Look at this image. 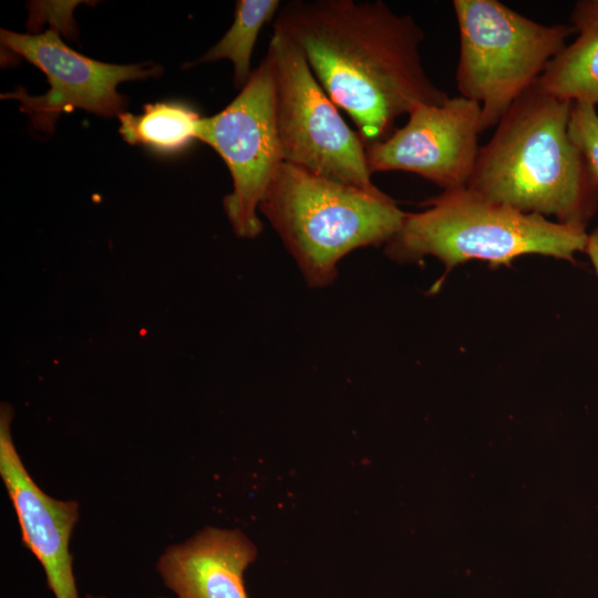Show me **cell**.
<instances>
[{"label": "cell", "mask_w": 598, "mask_h": 598, "mask_svg": "<svg viewBox=\"0 0 598 598\" xmlns=\"http://www.w3.org/2000/svg\"><path fill=\"white\" fill-rule=\"evenodd\" d=\"M274 29L302 51L333 103L357 126L365 147L389 137L399 117L450 96L426 73L423 29L381 0H291Z\"/></svg>", "instance_id": "obj_1"}, {"label": "cell", "mask_w": 598, "mask_h": 598, "mask_svg": "<svg viewBox=\"0 0 598 598\" xmlns=\"http://www.w3.org/2000/svg\"><path fill=\"white\" fill-rule=\"evenodd\" d=\"M571 106L534 84L481 146L466 187L518 212L586 230L598 209V181L570 136Z\"/></svg>", "instance_id": "obj_2"}, {"label": "cell", "mask_w": 598, "mask_h": 598, "mask_svg": "<svg viewBox=\"0 0 598 598\" xmlns=\"http://www.w3.org/2000/svg\"><path fill=\"white\" fill-rule=\"evenodd\" d=\"M259 212L312 288L330 285L359 248L385 245L408 213L381 189L365 190L283 162Z\"/></svg>", "instance_id": "obj_3"}, {"label": "cell", "mask_w": 598, "mask_h": 598, "mask_svg": "<svg viewBox=\"0 0 598 598\" xmlns=\"http://www.w3.org/2000/svg\"><path fill=\"white\" fill-rule=\"evenodd\" d=\"M422 206L406 214L384 245L391 260L415 264L432 256L451 270L470 260L508 265L525 255L574 262L586 250V230L518 212L467 187L442 190Z\"/></svg>", "instance_id": "obj_4"}, {"label": "cell", "mask_w": 598, "mask_h": 598, "mask_svg": "<svg viewBox=\"0 0 598 598\" xmlns=\"http://www.w3.org/2000/svg\"><path fill=\"white\" fill-rule=\"evenodd\" d=\"M460 37L456 86L481 106L482 131L537 83L576 33L570 23L544 24L498 0H454Z\"/></svg>", "instance_id": "obj_5"}, {"label": "cell", "mask_w": 598, "mask_h": 598, "mask_svg": "<svg viewBox=\"0 0 598 598\" xmlns=\"http://www.w3.org/2000/svg\"><path fill=\"white\" fill-rule=\"evenodd\" d=\"M267 53L276 83V121L283 162L365 190H378L367 147L343 120L302 51L274 29Z\"/></svg>", "instance_id": "obj_6"}, {"label": "cell", "mask_w": 598, "mask_h": 598, "mask_svg": "<svg viewBox=\"0 0 598 598\" xmlns=\"http://www.w3.org/2000/svg\"><path fill=\"white\" fill-rule=\"evenodd\" d=\"M198 140L213 147L229 169L233 192L224 198V209L235 234L257 237L262 230L260 204L283 163L275 70L268 53L224 110L203 117Z\"/></svg>", "instance_id": "obj_7"}, {"label": "cell", "mask_w": 598, "mask_h": 598, "mask_svg": "<svg viewBox=\"0 0 598 598\" xmlns=\"http://www.w3.org/2000/svg\"><path fill=\"white\" fill-rule=\"evenodd\" d=\"M1 44L39 68L50 89L42 95H30L19 86L1 99L20 101V110L30 115L35 128L52 132L63 112L82 109L102 116L124 112L127 99L116 87L121 82L157 76L159 66L118 65L84 56L65 45L56 31L41 34L1 30Z\"/></svg>", "instance_id": "obj_8"}, {"label": "cell", "mask_w": 598, "mask_h": 598, "mask_svg": "<svg viewBox=\"0 0 598 598\" xmlns=\"http://www.w3.org/2000/svg\"><path fill=\"white\" fill-rule=\"evenodd\" d=\"M481 106L465 97L437 105L420 104L406 123L385 140L367 147L372 174L406 172L443 190L466 187L477 161Z\"/></svg>", "instance_id": "obj_9"}, {"label": "cell", "mask_w": 598, "mask_h": 598, "mask_svg": "<svg viewBox=\"0 0 598 598\" xmlns=\"http://www.w3.org/2000/svg\"><path fill=\"white\" fill-rule=\"evenodd\" d=\"M12 415V409L2 404L0 475L16 511L22 542L43 567L48 587L55 598H80L69 550L79 505L49 496L30 476L11 436Z\"/></svg>", "instance_id": "obj_10"}, {"label": "cell", "mask_w": 598, "mask_h": 598, "mask_svg": "<svg viewBox=\"0 0 598 598\" xmlns=\"http://www.w3.org/2000/svg\"><path fill=\"white\" fill-rule=\"evenodd\" d=\"M256 556L241 532L209 526L168 547L156 570L177 598H248L244 575Z\"/></svg>", "instance_id": "obj_11"}, {"label": "cell", "mask_w": 598, "mask_h": 598, "mask_svg": "<svg viewBox=\"0 0 598 598\" xmlns=\"http://www.w3.org/2000/svg\"><path fill=\"white\" fill-rule=\"evenodd\" d=\"M577 38L547 64L540 89L564 101L598 105V0L577 1L570 12Z\"/></svg>", "instance_id": "obj_12"}, {"label": "cell", "mask_w": 598, "mask_h": 598, "mask_svg": "<svg viewBox=\"0 0 598 598\" xmlns=\"http://www.w3.org/2000/svg\"><path fill=\"white\" fill-rule=\"evenodd\" d=\"M120 134L132 145H143L161 153H174L198 140L203 117L179 102L144 105L143 113L122 112Z\"/></svg>", "instance_id": "obj_13"}, {"label": "cell", "mask_w": 598, "mask_h": 598, "mask_svg": "<svg viewBox=\"0 0 598 598\" xmlns=\"http://www.w3.org/2000/svg\"><path fill=\"white\" fill-rule=\"evenodd\" d=\"M281 4L279 0L236 1L230 28L197 63L229 60L234 66V84L241 90L252 73L251 55L258 34L266 23L275 20Z\"/></svg>", "instance_id": "obj_14"}, {"label": "cell", "mask_w": 598, "mask_h": 598, "mask_svg": "<svg viewBox=\"0 0 598 598\" xmlns=\"http://www.w3.org/2000/svg\"><path fill=\"white\" fill-rule=\"evenodd\" d=\"M569 133L598 181V112L587 103H573Z\"/></svg>", "instance_id": "obj_15"}, {"label": "cell", "mask_w": 598, "mask_h": 598, "mask_svg": "<svg viewBox=\"0 0 598 598\" xmlns=\"http://www.w3.org/2000/svg\"><path fill=\"white\" fill-rule=\"evenodd\" d=\"M585 254L588 255L598 276V226L588 234Z\"/></svg>", "instance_id": "obj_16"}, {"label": "cell", "mask_w": 598, "mask_h": 598, "mask_svg": "<svg viewBox=\"0 0 598 598\" xmlns=\"http://www.w3.org/2000/svg\"><path fill=\"white\" fill-rule=\"evenodd\" d=\"M86 598H104V597H95V596L87 595ZM159 598H166V597H159Z\"/></svg>", "instance_id": "obj_17"}]
</instances>
